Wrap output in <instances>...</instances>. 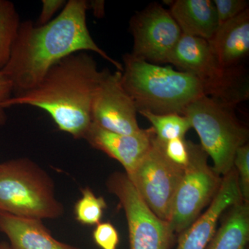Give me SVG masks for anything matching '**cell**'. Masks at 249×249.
<instances>
[{
    "label": "cell",
    "instance_id": "4316f807",
    "mask_svg": "<svg viewBox=\"0 0 249 249\" xmlns=\"http://www.w3.org/2000/svg\"><path fill=\"white\" fill-rule=\"evenodd\" d=\"M105 1H91L89 3L88 1V9L93 10V14L96 17L102 18L105 14Z\"/></svg>",
    "mask_w": 249,
    "mask_h": 249
},
{
    "label": "cell",
    "instance_id": "8992f818",
    "mask_svg": "<svg viewBox=\"0 0 249 249\" xmlns=\"http://www.w3.org/2000/svg\"><path fill=\"white\" fill-rule=\"evenodd\" d=\"M168 64L196 76L205 95L218 102L234 108L248 99L249 81L242 67H222L207 40L182 34Z\"/></svg>",
    "mask_w": 249,
    "mask_h": 249
},
{
    "label": "cell",
    "instance_id": "5bb4252c",
    "mask_svg": "<svg viewBox=\"0 0 249 249\" xmlns=\"http://www.w3.org/2000/svg\"><path fill=\"white\" fill-rule=\"evenodd\" d=\"M214 56L224 68L241 67L249 53V9L220 24L208 41Z\"/></svg>",
    "mask_w": 249,
    "mask_h": 249
},
{
    "label": "cell",
    "instance_id": "8fae6325",
    "mask_svg": "<svg viewBox=\"0 0 249 249\" xmlns=\"http://www.w3.org/2000/svg\"><path fill=\"white\" fill-rule=\"evenodd\" d=\"M121 78V71L103 70L91 103V123L114 133L134 135L142 129L137 121L138 111L123 88Z\"/></svg>",
    "mask_w": 249,
    "mask_h": 249
},
{
    "label": "cell",
    "instance_id": "52a82bcc",
    "mask_svg": "<svg viewBox=\"0 0 249 249\" xmlns=\"http://www.w3.org/2000/svg\"><path fill=\"white\" fill-rule=\"evenodd\" d=\"M188 164L178 184L168 224L173 232H182L200 216L219 191L222 178L208 164L201 145L191 142Z\"/></svg>",
    "mask_w": 249,
    "mask_h": 249
},
{
    "label": "cell",
    "instance_id": "cb8c5ba5",
    "mask_svg": "<svg viewBox=\"0 0 249 249\" xmlns=\"http://www.w3.org/2000/svg\"><path fill=\"white\" fill-rule=\"evenodd\" d=\"M213 2L219 24L237 17L249 9V1L246 0H213Z\"/></svg>",
    "mask_w": 249,
    "mask_h": 249
},
{
    "label": "cell",
    "instance_id": "ba28073f",
    "mask_svg": "<svg viewBox=\"0 0 249 249\" xmlns=\"http://www.w3.org/2000/svg\"><path fill=\"white\" fill-rule=\"evenodd\" d=\"M183 170L166 158L155 134L148 151L133 172L126 175L152 212L168 222Z\"/></svg>",
    "mask_w": 249,
    "mask_h": 249
},
{
    "label": "cell",
    "instance_id": "9c48e42d",
    "mask_svg": "<svg viewBox=\"0 0 249 249\" xmlns=\"http://www.w3.org/2000/svg\"><path fill=\"white\" fill-rule=\"evenodd\" d=\"M107 186L125 213L130 249H169L174 234L169 224L152 212L126 174H113Z\"/></svg>",
    "mask_w": 249,
    "mask_h": 249
},
{
    "label": "cell",
    "instance_id": "4fadbf2b",
    "mask_svg": "<svg viewBox=\"0 0 249 249\" xmlns=\"http://www.w3.org/2000/svg\"><path fill=\"white\" fill-rule=\"evenodd\" d=\"M155 132L152 127L134 135L109 132L91 123L84 139L93 148L119 161L126 175L133 172L151 146Z\"/></svg>",
    "mask_w": 249,
    "mask_h": 249
},
{
    "label": "cell",
    "instance_id": "7a4b0ae2",
    "mask_svg": "<svg viewBox=\"0 0 249 249\" xmlns=\"http://www.w3.org/2000/svg\"><path fill=\"white\" fill-rule=\"evenodd\" d=\"M103 70L88 52L62 59L32 89L11 96L4 107L29 106L45 111L59 130L84 139L91 124V107Z\"/></svg>",
    "mask_w": 249,
    "mask_h": 249
},
{
    "label": "cell",
    "instance_id": "44dd1931",
    "mask_svg": "<svg viewBox=\"0 0 249 249\" xmlns=\"http://www.w3.org/2000/svg\"><path fill=\"white\" fill-rule=\"evenodd\" d=\"M158 142L162 151L170 161L183 169L186 168L190 160L191 142L186 141L183 137L172 139L165 142L160 141Z\"/></svg>",
    "mask_w": 249,
    "mask_h": 249
},
{
    "label": "cell",
    "instance_id": "e0dca14e",
    "mask_svg": "<svg viewBox=\"0 0 249 249\" xmlns=\"http://www.w3.org/2000/svg\"><path fill=\"white\" fill-rule=\"evenodd\" d=\"M231 209L206 249H245L249 238V203L241 201Z\"/></svg>",
    "mask_w": 249,
    "mask_h": 249
},
{
    "label": "cell",
    "instance_id": "83f0119b",
    "mask_svg": "<svg viewBox=\"0 0 249 249\" xmlns=\"http://www.w3.org/2000/svg\"><path fill=\"white\" fill-rule=\"evenodd\" d=\"M0 249H13L7 242H2L0 243Z\"/></svg>",
    "mask_w": 249,
    "mask_h": 249
},
{
    "label": "cell",
    "instance_id": "7402d4cb",
    "mask_svg": "<svg viewBox=\"0 0 249 249\" xmlns=\"http://www.w3.org/2000/svg\"><path fill=\"white\" fill-rule=\"evenodd\" d=\"M234 167L238 178L239 190L242 201L249 203V146L248 144L239 147L234 160Z\"/></svg>",
    "mask_w": 249,
    "mask_h": 249
},
{
    "label": "cell",
    "instance_id": "ac0fdd59",
    "mask_svg": "<svg viewBox=\"0 0 249 249\" xmlns=\"http://www.w3.org/2000/svg\"><path fill=\"white\" fill-rule=\"evenodd\" d=\"M20 23L14 3L0 0V71L9 61Z\"/></svg>",
    "mask_w": 249,
    "mask_h": 249
},
{
    "label": "cell",
    "instance_id": "30bf717a",
    "mask_svg": "<svg viewBox=\"0 0 249 249\" xmlns=\"http://www.w3.org/2000/svg\"><path fill=\"white\" fill-rule=\"evenodd\" d=\"M129 29L134 39L131 55L156 65L169 63L170 55L182 36L169 10L157 3L132 16Z\"/></svg>",
    "mask_w": 249,
    "mask_h": 249
},
{
    "label": "cell",
    "instance_id": "3957f363",
    "mask_svg": "<svg viewBox=\"0 0 249 249\" xmlns=\"http://www.w3.org/2000/svg\"><path fill=\"white\" fill-rule=\"evenodd\" d=\"M123 60L121 84L138 112L183 115L188 105L205 95L202 85L191 73L144 61L130 53L124 54Z\"/></svg>",
    "mask_w": 249,
    "mask_h": 249
},
{
    "label": "cell",
    "instance_id": "7c38bea8",
    "mask_svg": "<svg viewBox=\"0 0 249 249\" xmlns=\"http://www.w3.org/2000/svg\"><path fill=\"white\" fill-rule=\"evenodd\" d=\"M241 201L237 171L233 168L222 179L219 191L206 212L181 232L177 249H207L223 212Z\"/></svg>",
    "mask_w": 249,
    "mask_h": 249
},
{
    "label": "cell",
    "instance_id": "484cf974",
    "mask_svg": "<svg viewBox=\"0 0 249 249\" xmlns=\"http://www.w3.org/2000/svg\"><path fill=\"white\" fill-rule=\"evenodd\" d=\"M13 95V87L11 82L0 71V126L6 123V116L5 113L4 104Z\"/></svg>",
    "mask_w": 249,
    "mask_h": 249
},
{
    "label": "cell",
    "instance_id": "ffe728a7",
    "mask_svg": "<svg viewBox=\"0 0 249 249\" xmlns=\"http://www.w3.org/2000/svg\"><path fill=\"white\" fill-rule=\"evenodd\" d=\"M107 207L103 196H97L89 188H85L82 190L81 197L75 204V218L83 225L96 226L101 223Z\"/></svg>",
    "mask_w": 249,
    "mask_h": 249
},
{
    "label": "cell",
    "instance_id": "9a60e30c",
    "mask_svg": "<svg viewBox=\"0 0 249 249\" xmlns=\"http://www.w3.org/2000/svg\"><path fill=\"white\" fill-rule=\"evenodd\" d=\"M0 231L13 249H80L54 238L39 219L0 213Z\"/></svg>",
    "mask_w": 249,
    "mask_h": 249
},
{
    "label": "cell",
    "instance_id": "5b68a950",
    "mask_svg": "<svg viewBox=\"0 0 249 249\" xmlns=\"http://www.w3.org/2000/svg\"><path fill=\"white\" fill-rule=\"evenodd\" d=\"M183 115L199 135L203 150L212 159L214 171L219 176L230 173L236 152L249 139L248 129L237 119L233 107L204 95L188 105Z\"/></svg>",
    "mask_w": 249,
    "mask_h": 249
},
{
    "label": "cell",
    "instance_id": "6da1fadb",
    "mask_svg": "<svg viewBox=\"0 0 249 249\" xmlns=\"http://www.w3.org/2000/svg\"><path fill=\"white\" fill-rule=\"evenodd\" d=\"M88 1L70 0L58 16L45 25L21 22L9 61L2 70L11 82L14 96L38 84L54 65L72 54L93 52L119 71L123 65L96 43L87 24Z\"/></svg>",
    "mask_w": 249,
    "mask_h": 249
},
{
    "label": "cell",
    "instance_id": "d4e9b609",
    "mask_svg": "<svg viewBox=\"0 0 249 249\" xmlns=\"http://www.w3.org/2000/svg\"><path fill=\"white\" fill-rule=\"evenodd\" d=\"M42 8L36 25H45L53 19L54 15L63 9L67 1L65 0H42Z\"/></svg>",
    "mask_w": 249,
    "mask_h": 249
},
{
    "label": "cell",
    "instance_id": "d6986e66",
    "mask_svg": "<svg viewBox=\"0 0 249 249\" xmlns=\"http://www.w3.org/2000/svg\"><path fill=\"white\" fill-rule=\"evenodd\" d=\"M139 113L150 121L156 138L161 142L174 139L183 138L187 132L192 128L188 118L181 114H156L148 111Z\"/></svg>",
    "mask_w": 249,
    "mask_h": 249
},
{
    "label": "cell",
    "instance_id": "603a6c76",
    "mask_svg": "<svg viewBox=\"0 0 249 249\" xmlns=\"http://www.w3.org/2000/svg\"><path fill=\"white\" fill-rule=\"evenodd\" d=\"M95 243L101 249H117L119 235L113 224L109 222L100 223L93 232Z\"/></svg>",
    "mask_w": 249,
    "mask_h": 249
},
{
    "label": "cell",
    "instance_id": "2e32d148",
    "mask_svg": "<svg viewBox=\"0 0 249 249\" xmlns=\"http://www.w3.org/2000/svg\"><path fill=\"white\" fill-rule=\"evenodd\" d=\"M169 11L183 35L209 41L219 25L211 0H176L170 3Z\"/></svg>",
    "mask_w": 249,
    "mask_h": 249
},
{
    "label": "cell",
    "instance_id": "277c9868",
    "mask_svg": "<svg viewBox=\"0 0 249 249\" xmlns=\"http://www.w3.org/2000/svg\"><path fill=\"white\" fill-rule=\"evenodd\" d=\"M49 174L28 158L0 163V213L29 219H55L63 215Z\"/></svg>",
    "mask_w": 249,
    "mask_h": 249
}]
</instances>
